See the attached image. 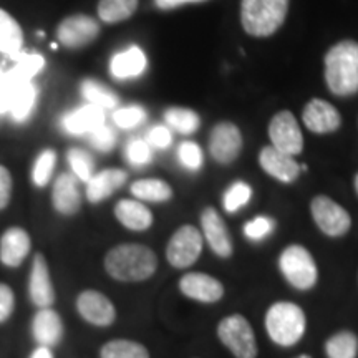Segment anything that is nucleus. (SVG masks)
Instances as JSON below:
<instances>
[{"label": "nucleus", "mask_w": 358, "mask_h": 358, "mask_svg": "<svg viewBox=\"0 0 358 358\" xmlns=\"http://www.w3.org/2000/svg\"><path fill=\"white\" fill-rule=\"evenodd\" d=\"M103 267L116 282H145L158 271V256L145 244H118L105 254Z\"/></svg>", "instance_id": "nucleus-1"}, {"label": "nucleus", "mask_w": 358, "mask_h": 358, "mask_svg": "<svg viewBox=\"0 0 358 358\" xmlns=\"http://www.w3.org/2000/svg\"><path fill=\"white\" fill-rule=\"evenodd\" d=\"M325 82L337 96L358 93V42L342 40L327 52Z\"/></svg>", "instance_id": "nucleus-2"}, {"label": "nucleus", "mask_w": 358, "mask_h": 358, "mask_svg": "<svg viewBox=\"0 0 358 358\" xmlns=\"http://www.w3.org/2000/svg\"><path fill=\"white\" fill-rule=\"evenodd\" d=\"M264 327L268 338L277 347L290 348L297 345L307 330L306 310L295 302L279 301L267 308Z\"/></svg>", "instance_id": "nucleus-3"}, {"label": "nucleus", "mask_w": 358, "mask_h": 358, "mask_svg": "<svg viewBox=\"0 0 358 358\" xmlns=\"http://www.w3.org/2000/svg\"><path fill=\"white\" fill-rule=\"evenodd\" d=\"M289 0H241V24L249 35L268 37L284 24Z\"/></svg>", "instance_id": "nucleus-4"}, {"label": "nucleus", "mask_w": 358, "mask_h": 358, "mask_svg": "<svg viewBox=\"0 0 358 358\" xmlns=\"http://www.w3.org/2000/svg\"><path fill=\"white\" fill-rule=\"evenodd\" d=\"M279 271L290 287L307 292L319 282V267L307 248L301 244H290L279 254Z\"/></svg>", "instance_id": "nucleus-5"}, {"label": "nucleus", "mask_w": 358, "mask_h": 358, "mask_svg": "<svg viewBox=\"0 0 358 358\" xmlns=\"http://www.w3.org/2000/svg\"><path fill=\"white\" fill-rule=\"evenodd\" d=\"M217 338L236 358H257L259 347L252 325L241 313H232L219 322Z\"/></svg>", "instance_id": "nucleus-6"}, {"label": "nucleus", "mask_w": 358, "mask_h": 358, "mask_svg": "<svg viewBox=\"0 0 358 358\" xmlns=\"http://www.w3.org/2000/svg\"><path fill=\"white\" fill-rule=\"evenodd\" d=\"M204 237L192 224H185L174 232L166 245V261L174 268H187L203 252Z\"/></svg>", "instance_id": "nucleus-7"}, {"label": "nucleus", "mask_w": 358, "mask_h": 358, "mask_svg": "<svg viewBox=\"0 0 358 358\" xmlns=\"http://www.w3.org/2000/svg\"><path fill=\"white\" fill-rule=\"evenodd\" d=\"M310 213L317 227L329 237L345 236L352 227V217L338 203L329 196H315L310 203Z\"/></svg>", "instance_id": "nucleus-8"}, {"label": "nucleus", "mask_w": 358, "mask_h": 358, "mask_svg": "<svg viewBox=\"0 0 358 358\" xmlns=\"http://www.w3.org/2000/svg\"><path fill=\"white\" fill-rule=\"evenodd\" d=\"M75 308H77L78 315L87 322V324L93 327H100V329H106V327L113 325L116 322V307L111 302L110 297L95 289L82 290L77 295L75 301Z\"/></svg>", "instance_id": "nucleus-9"}, {"label": "nucleus", "mask_w": 358, "mask_h": 358, "mask_svg": "<svg viewBox=\"0 0 358 358\" xmlns=\"http://www.w3.org/2000/svg\"><path fill=\"white\" fill-rule=\"evenodd\" d=\"M98 35H100V24L93 17L83 15V13L66 17L57 29L58 42L70 50L87 47L95 42Z\"/></svg>", "instance_id": "nucleus-10"}, {"label": "nucleus", "mask_w": 358, "mask_h": 358, "mask_svg": "<svg viewBox=\"0 0 358 358\" xmlns=\"http://www.w3.org/2000/svg\"><path fill=\"white\" fill-rule=\"evenodd\" d=\"M268 138L272 146L282 153L297 156L303 150V136L297 120L290 111H280L268 123Z\"/></svg>", "instance_id": "nucleus-11"}, {"label": "nucleus", "mask_w": 358, "mask_h": 358, "mask_svg": "<svg viewBox=\"0 0 358 358\" xmlns=\"http://www.w3.org/2000/svg\"><path fill=\"white\" fill-rule=\"evenodd\" d=\"M27 292L32 306L37 308L52 307L57 301L55 285L52 282L50 268L43 254H35L32 259V266H30L29 274V285H27Z\"/></svg>", "instance_id": "nucleus-12"}, {"label": "nucleus", "mask_w": 358, "mask_h": 358, "mask_svg": "<svg viewBox=\"0 0 358 358\" xmlns=\"http://www.w3.org/2000/svg\"><path fill=\"white\" fill-rule=\"evenodd\" d=\"M243 151V134L229 122H222L213 128L209 136V153L219 164H231Z\"/></svg>", "instance_id": "nucleus-13"}, {"label": "nucleus", "mask_w": 358, "mask_h": 358, "mask_svg": "<svg viewBox=\"0 0 358 358\" xmlns=\"http://www.w3.org/2000/svg\"><path fill=\"white\" fill-rule=\"evenodd\" d=\"M179 290L185 297L201 303H216L226 294L222 282L204 272H187L182 275L179 279Z\"/></svg>", "instance_id": "nucleus-14"}, {"label": "nucleus", "mask_w": 358, "mask_h": 358, "mask_svg": "<svg viewBox=\"0 0 358 358\" xmlns=\"http://www.w3.org/2000/svg\"><path fill=\"white\" fill-rule=\"evenodd\" d=\"M32 252V237L20 226L7 227L0 234V264L7 268H19Z\"/></svg>", "instance_id": "nucleus-15"}, {"label": "nucleus", "mask_w": 358, "mask_h": 358, "mask_svg": "<svg viewBox=\"0 0 358 358\" xmlns=\"http://www.w3.org/2000/svg\"><path fill=\"white\" fill-rule=\"evenodd\" d=\"M30 332L37 345L55 348L65 335V324L62 315L53 307L37 308L30 322Z\"/></svg>", "instance_id": "nucleus-16"}, {"label": "nucleus", "mask_w": 358, "mask_h": 358, "mask_svg": "<svg viewBox=\"0 0 358 358\" xmlns=\"http://www.w3.org/2000/svg\"><path fill=\"white\" fill-rule=\"evenodd\" d=\"M199 219L201 227H203L201 234H203L204 241L211 248L213 252L221 259H229L232 256V250H234V245H232L231 232L227 229L221 214L214 208H206L201 213Z\"/></svg>", "instance_id": "nucleus-17"}, {"label": "nucleus", "mask_w": 358, "mask_h": 358, "mask_svg": "<svg viewBox=\"0 0 358 358\" xmlns=\"http://www.w3.org/2000/svg\"><path fill=\"white\" fill-rule=\"evenodd\" d=\"M259 164L268 176L285 182V185L294 182L301 174V164L295 161V156L282 153L272 145L262 148L261 155H259Z\"/></svg>", "instance_id": "nucleus-18"}, {"label": "nucleus", "mask_w": 358, "mask_h": 358, "mask_svg": "<svg viewBox=\"0 0 358 358\" xmlns=\"http://www.w3.org/2000/svg\"><path fill=\"white\" fill-rule=\"evenodd\" d=\"M52 206L60 216H75L82 208L78 179L71 173H62L53 182Z\"/></svg>", "instance_id": "nucleus-19"}, {"label": "nucleus", "mask_w": 358, "mask_h": 358, "mask_svg": "<svg viewBox=\"0 0 358 358\" xmlns=\"http://www.w3.org/2000/svg\"><path fill=\"white\" fill-rule=\"evenodd\" d=\"M302 118L303 124L312 133L317 134L334 133L342 124V116H340L338 110L334 105H330L329 101L317 100V98L307 103Z\"/></svg>", "instance_id": "nucleus-20"}, {"label": "nucleus", "mask_w": 358, "mask_h": 358, "mask_svg": "<svg viewBox=\"0 0 358 358\" xmlns=\"http://www.w3.org/2000/svg\"><path fill=\"white\" fill-rule=\"evenodd\" d=\"M128 181V173L118 168H108L98 171L90 178L87 181V199L92 204L103 203L105 199H108L111 194H115L116 191L122 189L124 182Z\"/></svg>", "instance_id": "nucleus-21"}, {"label": "nucleus", "mask_w": 358, "mask_h": 358, "mask_svg": "<svg viewBox=\"0 0 358 358\" xmlns=\"http://www.w3.org/2000/svg\"><path fill=\"white\" fill-rule=\"evenodd\" d=\"M115 217L124 229L133 232L148 231L153 226V213L138 199H122L115 206Z\"/></svg>", "instance_id": "nucleus-22"}, {"label": "nucleus", "mask_w": 358, "mask_h": 358, "mask_svg": "<svg viewBox=\"0 0 358 358\" xmlns=\"http://www.w3.org/2000/svg\"><path fill=\"white\" fill-rule=\"evenodd\" d=\"M60 124L65 133L73 134V136H82V134L92 133L93 129L105 124V110L88 103V105L80 106V108L66 113L62 118Z\"/></svg>", "instance_id": "nucleus-23"}, {"label": "nucleus", "mask_w": 358, "mask_h": 358, "mask_svg": "<svg viewBox=\"0 0 358 358\" xmlns=\"http://www.w3.org/2000/svg\"><path fill=\"white\" fill-rule=\"evenodd\" d=\"M146 70V55L140 47H129L127 50L118 52L111 58L110 71L116 80H129L140 77Z\"/></svg>", "instance_id": "nucleus-24"}, {"label": "nucleus", "mask_w": 358, "mask_h": 358, "mask_svg": "<svg viewBox=\"0 0 358 358\" xmlns=\"http://www.w3.org/2000/svg\"><path fill=\"white\" fill-rule=\"evenodd\" d=\"M24 47V32L13 17L3 8H0V53L13 57L20 55Z\"/></svg>", "instance_id": "nucleus-25"}, {"label": "nucleus", "mask_w": 358, "mask_h": 358, "mask_svg": "<svg viewBox=\"0 0 358 358\" xmlns=\"http://www.w3.org/2000/svg\"><path fill=\"white\" fill-rule=\"evenodd\" d=\"M134 199L141 203H166L173 198V187L163 179L146 178L134 181L129 187Z\"/></svg>", "instance_id": "nucleus-26"}, {"label": "nucleus", "mask_w": 358, "mask_h": 358, "mask_svg": "<svg viewBox=\"0 0 358 358\" xmlns=\"http://www.w3.org/2000/svg\"><path fill=\"white\" fill-rule=\"evenodd\" d=\"M100 358H151L150 350L140 342L128 338H115L100 348Z\"/></svg>", "instance_id": "nucleus-27"}, {"label": "nucleus", "mask_w": 358, "mask_h": 358, "mask_svg": "<svg viewBox=\"0 0 358 358\" xmlns=\"http://www.w3.org/2000/svg\"><path fill=\"white\" fill-rule=\"evenodd\" d=\"M80 88H82L83 98L90 103V105H95L101 110H115L116 106H118L120 98L100 82L87 78L83 80Z\"/></svg>", "instance_id": "nucleus-28"}, {"label": "nucleus", "mask_w": 358, "mask_h": 358, "mask_svg": "<svg viewBox=\"0 0 358 358\" xmlns=\"http://www.w3.org/2000/svg\"><path fill=\"white\" fill-rule=\"evenodd\" d=\"M138 0H100L98 17L105 24H118L128 20L136 12Z\"/></svg>", "instance_id": "nucleus-29"}, {"label": "nucleus", "mask_w": 358, "mask_h": 358, "mask_svg": "<svg viewBox=\"0 0 358 358\" xmlns=\"http://www.w3.org/2000/svg\"><path fill=\"white\" fill-rule=\"evenodd\" d=\"M327 358H357L358 355V338L350 330L334 334L325 342Z\"/></svg>", "instance_id": "nucleus-30"}, {"label": "nucleus", "mask_w": 358, "mask_h": 358, "mask_svg": "<svg viewBox=\"0 0 358 358\" xmlns=\"http://www.w3.org/2000/svg\"><path fill=\"white\" fill-rule=\"evenodd\" d=\"M37 87H35L34 82L24 83L17 92L15 98H13L12 108H10V115L15 122H25L29 120V116L32 115V111L35 108V103H37Z\"/></svg>", "instance_id": "nucleus-31"}, {"label": "nucleus", "mask_w": 358, "mask_h": 358, "mask_svg": "<svg viewBox=\"0 0 358 358\" xmlns=\"http://www.w3.org/2000/svg\"><path fill=\"white\" fill-rule=\"evenodd\" d=\"M15 66L7 71L12 78L19 80V82H32L35 75L40 73L45 66V58L37 53H20L15 57Z\"/></svg>", "instance_id": "nucleus-32"}, {"label": "nucleus", "mask_w": 358, "mask_h": 358, "mask_svg": "<svg viewBox=\"0 0 358 358\" xmlns=\"http://www.w3.org/2000/svg\"><path fill=\"white\" fill-rule=\"evenodd\" d=\"M57 166V153L52 148H47L38 153L32 166V182L35 187H45L52 181L53 171Z\"/></svg>", "instance_id": "nucleus-33"}, {"label": "nucleus", "mask_w": 358, "mask_h": 358, "mask_svg": "<svg viewBox=\"0 0 358 358\" xmlns=\"http://www.w3.org/2000/svg\"><path fill=\"white\" fill-rule=\"evenodd\" d=\"M66 159H69L71 174L78 181L87 182L95 174V159H93V156L88 151L82 150V148H71V150H69Z\"/></svg>", "instance_id": "nucleus-34"}, {"label": "nucleus", "mask_w": 358, "mask_h": 358, "mask_svg": "<svg viewBox=\"0 0 358 358\" xmlns=\"http://www.w3.org/2000/svg\"><path fill=\"white\" fill-rule=\"evenodd\" d=\"M164 120L169 127L181 134L194 133L201 124L198 113L187 108H169L164 113Z\"/></svg>", "instance_id": "nucleus-35"}, {"label": "nucleus", "mask_w": 358, "mask_h": 358, "mask_svg": "<svg viewBox=\"0 0 358 358\" xmlns=\"http://www.w3.org/2000/svg\"><path fill=\"white\" fill-rule=\"evenodd\" d=\"M252 198V187L244 181H236L224 192L222 206L229 214H234L249 204Z\"/></svg>", "instance_id": "nucleus-36"}, {"label": "nucleus", "mask_w": 358, "mask_h": 358, "mask_svg": "<svg viewBox=\"0 0 358 358\" xmlns=\"http://www.w3.org/2000/svg\"><path fill=\"white\" fill-rule=\"evenodd\" d=\"M178 159L189 171H199L204 164V155L198 143L182 141L178 148Z\"/></svg>", "instance_id": "nucleus-37"}, {"label": "nucleus", "mask_w": 358, "mask_h": 358, "mask_svg": "<svg viewBox=\"0 0 358 358\" xmlns=\"http://www.w3.org/2000/svg\"><path fill=\"white\" fill-rule=\"evenodd\" d=\"M275 221L267 216H257L244 224V236L250 243H261L274 232Z\"/></svg>", "instance_id": "nucleus-38"}, {"label": "nucleus", "mask_w": 358, "mask_h": 358, "mask_svg": "<svg viewBox=\"0 0 358 358\" xmlns=\"http://www.w3.org/2000/svg\"><path fill=\"white\" fill-rule=\"evenodd\" d=\"M124 156L131 166H146L153 161V148L148 145L146 140H131L124 148Z\"/></svg>", "instance_id": "nucleus-39"}, {"label": "nucleus", "mask_w": 358, "mask_h": 358, "mask_svg": "<svg viewBox=\"0 0 358 358\" xmlns=\"http://www.w3.org/2000/svg\"><path fill=\"white\" fill-rule=\"evenodd\" d=\"M145 120H146V111L143 106H138V105L118 108V110H115V113H113L115 124L122 129L136 128L138 124H141Z\"/></svg>", "instance_id": "nucleus-40"}, {"label": "nucleus", "mask_w": 358, "mask_h": 358, "mask_svg": "<svg viewBox=\"0 0 358 358\" xmlns=\"http://www.w3.org/2000/svg\"><path fill=\"white\" fill-rule=\"evenodd\" d=\"M90 145L95 148L100 153H110L116 145V133L113 128H110L108 124H101L96 129H93L92 133L87 134Z\"/></svg>", "instance_id": "nucleus-41"}, {"label": "nucleus", "mask_w": 358, "mask_h": 358, "mask_svg": "<svg viewBox=\"0 0 358 358\" xmlns=\"http://www.w3.org/2000/svg\"><path fill=\"white\" fill-rule=\"evenodd\" d=\"M17 297L10 285L6 282H0V325L7 324L15 313Z\"/></svg>", "instance_id": "nucleus-42"}, {"label": "nucleus", "mask_w": 358, "mask_h": 358, "mask_svg": "<svg viewBox=\"0 0 358 358\" xmlns=\"http://www.w3.org/2000/svg\"><path fill=\"white\" fill-rule=\"evenodd\" d=\"M146 143L151 148H158V150H166V148L171 146L173 143V134L169 131V128L163 127V124H158V127H153L150 129L146 136Z\"/></svg>", "instance_id": "nucleus-43"}, {"label": "nucleus", "mask_w": 358, "mask_h": 358, "mask_svg": "<svg viewBox=\"0 0 358 358\" xmlns=\"http://www.w3.org/2000/svg\"><path fill=\"white\" fill-rule=\"evenodd\" d=\"M12 191H13L12 174L8 171V168L0 164V211L7 209L8 204H10Z\"/></svg>", "instance_id": "nucleus-44"}, {"label": "nucleus", "mask_w": 358, "mask_h": 358, "mask_svg": "<svg viewBox=\"0 0 358 358\" xmlns=\"http://www.w3.org/2000/svg\"><path fill=\"white\" fill-rule=\"evenodd\" d=\"M206 2V0H155L156 7L161 8V10H171V8L181 7L185 3H199Z\"/></svg>", "instance_id": "nucleus-45"}, {"label": "nucleus", "mask_w": 358, "mask_h": 358, "mask_svg": "<svg viewBox=\"0 0 358 358\" xmlns=\"http://www.w3.org/2000/svg\"><path fill=\"white\" fill-rule=\"evenodd\" d=\"M29 358H55V353H53V348L50 347H42L37 345L30 353Z\"/></svg>", "instance_id": "nucleus-46"}, {"label": "nucleus", "mask_w": 358, "mask_h": 358, "mask_svg": "<svg viewBox=\"0 0 358 358\" xmlns=\"http://www.w3.org/2000/svg\"><path fill=\"white\" fill-rule=\"evenodd\" d=\"M294 358H312V357L307 355V353H302V355H297V357H294Z\"/></svg>", "instance_id": "nucleus-47"}, {"label": "nucleus", "mask_w": 358, "mask_h": 358, "mask_svg": "<svg viewBox=\"0 0 358 358\" xmlns=\"http://www.w3.org/2000/svg\"><path fill=\"white\" fill-rule=\"evenodd\" d=\"M355 191H357V194H358V174L355 176Z\"/></svg>", "instance_id": "nucleus-48"}, {"label": "nucleus", "mask_w": 358, "mask_h": 358, "mask_svg": "<svg viewBox=\"0 0 358 358\" xmlns=\"http://www.w3.org/2000/svg\"><path fill=\"white\" fill-rule=\"evenodd\" d=\"M2 77H3V71L0 70V82H2Z\"/></svg>", "instance_id": "nucleus-49"}]
</instances>
